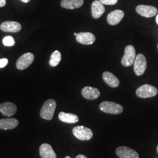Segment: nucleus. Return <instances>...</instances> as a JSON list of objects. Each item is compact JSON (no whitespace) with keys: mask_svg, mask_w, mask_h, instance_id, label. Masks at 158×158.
Segmentation results:
<instances>
[{"mask_svg":"<svg viewBox=\"0 0 158 158\" xmlns=\"http://www.w3.org/2000/svg\"><path fill=\"white\" fill-rule=\"evenodd\" d=\"M56 108V102L53 99H49L45 102L40 111V116L48 121L52 119Z\"/></svg>","mask_w":158,"mask_h":158,"instance_id":"f257e3e1","label":"nucleus"},{"mask_svg":"<svg viewBox=\"0 0 158 158\" xmlns=\"http://www.w3.org/2000/svg\"><path fill=\"white\" fill-rule=\"evenodd\" d=\"M99 108L102 112L111 114H121L124 110L120 104L111 102H102L99 106Z\"/></svg>","mask_w":158,"mask_h":158,"instance_id":"f03ea898","label":"nucleus"},{"mask_svg":"<svg viewBox=\"0 0 158 158\" xmlns=\"http://www.w3.org/2000/svg\"><path fill=\"white\" fill-rule=\"evenodd\" d=\"M72 132L74 136L81 141L90 140L93 136V131L90 128L81 125L75 127Z\"/></svg>","mask_w":158,"mask_h":158,"instance_id":"7ed1b4c3","label":"nucleus"},{"mask_svg":"<svg viewBox=\"0 0 158 158\" xmlns=\"http://www.w3.org/2000/svg\"><path fill=\"white\" fill-rule=\"evenodd\" d=\"M158 93V89L155 87L149 85H142L136 91V96L142 98L153 97L156 96Z\"/></svg>","mask_w":158,"mask_h":158,"instance_id":"20e7f679","label":"nucleus"},{"mask_svg":"<svg viewBox=\"0 0 158 158\" xmlns=\"http://www.w3.org/2000/svg\"><path fill=\"white\" fill-rule=\"evenodd\" d=\"M136 58L135 49L132 45L127 46L125 48L124 55L121 59V63L125 67L132 65Z\"/></svg>","mask_w":158,"mask_h":158,"instance_id":"39448f33","label":"nucleus"},{"mask_svg":"<svg viewBox=\"0 0 158 158\" xmlns=\"http://www.w3.org/2000/svg\"><path fill=\"white\" fill-rule=\"evenodd\" d=\"M147 67V59L142 54H138L136 56L134 63V70L137 76H142L145 73Z\"/></svg>","mask_w":158,"mask_h":158,"instance_id":"423d86ee","label":"nucleus"},{"mask_svg":"<svg viewBox=\"0 0 158 158\" xmlns=\"http://www.w3.org/2000/svg\"><path fill=\"white\" fill-rule=\"evenodd\" d=\"M34 60V55L32 53H26L20 57L16 63L18 70H23L28 68Z\"/></svg>","mask_w":158,"mask_h":158,"instance_id":"0eeeda50","label":"nucleus"},{"mask_svg":"<svg viewBox=\"0 0 158 158\" xmlns=\"http://www.w3.org/2000/svg\"><path fill=\"white\" fill-rule=\"evenodd\" d=\"M136 12L142 17L151 18L158 14V10L152 6L139 5L136 7Z\"/></svg>","mask_w":158,"mask_h":158,"instance_id":"6e6552de","label":"nucleus"},{"mask_svg":"<svg viewBox=\"0 0 158 158\" xmlns=\"http://www.w3.org/2000/svg\"><path fill=\"white\" fill-rule=\"evenodd\" d=\"M116 154L120 158H139L138 153L129 147L117 148L116 149Z\"/></svg>","mask_w":158,"mask_h":158,"instance_id":"1a4fd4ad","label":"nucleus"},{"mask_svg":"<svg viewBox=\"0 0 158 158\" xmlns=\"http://www.w3.org/2000/svg\"><path fill=\"white\" fill-rule=\"evenodd\" d=\"M1 31L6 32L16 33L21 30V25L18 22L15 21H6L2 23L0 25Z\"/></svg>","mask_w":158,"mask_h":158,"instance_id":"9d476101","label":"nucleus"},{"mask_svg":"<svg viewBox=\"0 0 158 158\" xmlns=\"http://www.w3.org/2000/svg\"><path fill=\"white\" fill-rule=\"evenodd\" d=\"M17 111V106L11 102H6L0 104V112L6 117L13 116Z\"/></svg>","mask_w":158,"mask_h":158,"instance_id":"9b49d317","label":"nucleus"},{"mask_svg":"<svg viewBox=\"0 0 158 158\" xmlns=\"http://www.w3.org/2000/svg\"><path fill=\"white\" fill-rule=\"evenodd\" d=\"M76 37V40L83 45H92L96 40L95 36L90 32H80Z\"/></svg>","mask_w":158,"mask_h":158,"instance_id":"f8f14e48","label":"nucleus"},{"mask_svg":"<svg viewBox=\"0 0 158 158\" xmlns=\"http://www.w3.org/2000/svg\"><path fill=\"white\" fill-rule=\"evenodd\" d=\"M81 94L85 98L90 100H93L99 97L100 92L96 88L86 86L82 89Z\"/></svg>","mask_w":158,"mask_h":158,"instance_id":"ddd939ff","label":"nucleus"},{"mask_svg":"<svg viewBox=\"0 0 158 158\" xmlns=\"http://www.w3.org/2000/svg\"><path fill=\"white\" fill-rule=\"evenodd\" d=\"M124 17V12L123 11L119 10L113 11L108 15L107 23L110 25H116L120 23Z\"/></svg>","mask_w":158,"mask_h":158,"instance_id":"4468645a","label":"nucleus"},{"mask_svg":"<svg viewBox=\"0 0 158 158\" xmlns=\"http://www.w3.org/2000/svg\"><path fill=\"white\" fill-rule=\"evenodd\" d=\"M40 154L42 158H57L56 153L51 145L48 143H43L40 145Z\"/></svg>","mask_w":158,"mask_h":158,"instance_id":"2eb2a0df","label":"nucleus"},{"mask_svg":"<svg viewBox=\"0 0 158 158\" xmlns=\"http://www.w3.org/2000/svg\"><path fill=\"white\" fill-rule=\"evenodd\" d=\"M105 12L104 5L100 1H94L91 5V14L94 18L98 19L102 17Z\"/></svg>","mask_w":158,"mask_h":158,"instance_id":"dca6fc26","label":"nucleus"},{"mask_svg":"<svg viewBox=\"0 0 158 158\" xmlns=\"http://www.w3.org/2000/svg\"><path fill=\"white\" fill-rule=\"evenodd\" d=\"M19 124V121L16 118H6L0 119V129L3 130H12Z\"/></svg>","mask_w":158,"mask_h":158,"instance_id":"f3484780","label":"nucleus"},{"mask_svg":"<svg viewBox=\"0 0 158 158\" xmlns=\"http://www.w3.org/2000/svg\"><path fill=\"white\" fill-rule=\"evenodd\" d=\"M102 79L106 82V83L109 86H110L111 87L116 88L118 87L119 85V81L118 79L110 72H104L102 74Z\"/></svg>","mask_w":158,"mask_h":158,"instance_id":"a211bd4d","label":"nucleus"},{"mask_svg":"<svg viewBox=\"0 0 158 158\" xmlns=\"http://www.w3.org/2000/svg\"><path fill=\"white\" fill-rule=\"evenodd\" d=\"M59 119L63 123L67 124H75L79 121L77 115L72 113L60 112L59 114Z\"/></svg>","mask_w":158,"mask_h":158,"instance_id":"6ab92c4d","label":"nucleus"},{"mask_svg":"<svg viewBox=\"0 0 158 158\" xmlns=\"http://www.w3.org/2000/svg\"><path fill=\"white\" fill-rule=\"evenodd\" d=\"M83 3V0H62L60 4L64 8L73 10L81 7Z\"/></svg>","mask_w":158,"mask_h":158,"instance_id":"aec40b11","label":"nucleus"},{"mask_svg":"<svg viewBox=\"0 0 158 158\" xmlns=\"http://www.w3.org/2000/svg\"><path fill=\"white\" fill-rule=\"evenodd\" d=\"M62 59V55L59 51H55L51 55V59L49 60V64L52 67H56Z\"/></svg>","mask_w":158,"mask_h":158,"instance_id":"412c9836","label":"nucleus"},{"mask_svg":"<svg viewBox=\"0 0 158 158\" xmlns=\"http://www.w3.org/2000/svg\"><path fill=\"white\" fill-rule=\"evenodd\" d=\"M3 44L6 46H12L15 44V40L11 36H6L2 40Z\"/></svg>","mask_w":158,"mask_h":158,"instance_id":"4be33fe9","label":"nucleus"},{"mask_svg":"<svg viewBox=\"0 0 158 158\" xmlns=\"http://www.w3.org/2000/svg\"><path fill=\"white\" fill-rule=\"evenodd\" d=\"M103 5L113 6L118 2V0H99Z\"/></svg>","mask_w":158,"mask_h":158,"instance_id":"5701e85b","label":"nucleus"},{"mask_svg":"<svg viewBox=\"0 0 158 158\" xmlns=\"http://www.w3.org/2000/svg\"><path fill=\"white\" fill-rule=\"evenodd\" d=\"M8 63V60L7 59L4 58L0 59V68H3L6 67Z\"/></svg>","mask_w":158,"mask_h":158,"instance_id":"b1692460","label":"nucleus"},{"mask_svg":"<svg viewBox=\"0 0 158 158\" xmlns=\"http://www.w3.org/2000/svg\"><path fill=\"white\" fill-rule=\"evenodd\" d=\"M6 4V0H0V7H3Z\"/></svg>","mask_w":158,"mask_h":158,"instance_id":"393cba45","label":"nucleus"},{"mask_svg":"<svg viewBox=\"0 0 158 158\" xmlns=\"http://www.w3.org/2000/svg\"><path fill=\"white\" fill-rule=\"evenodd\" d=\"M76 158H87L85 156L83 155H79L76 156Z\"/></svg>","mask_w":158,"mask_h":158,"instance_id":"a878e982","label":"nucleus"},{"mask_svg":"<svg viewBox=\"0 0 158 158\" xmlns=\"http://www.w3.org/2000/svg\"><path fill=\"white\" fill-rule=\"evenodd\" d=\"M22 2H25V3H27V2H29L31 0H21Z\"/></svg>","mask_w":158,"mask_h":158,"instance_id":"bb28decb","label":"nucleus"},{"mask_svg":"<svg viewBox=\"0 0 158 158\" xmlns=\"http://www.w3.org/2000/svg\"><path fill=\"white\" fill-rule=\"evenodd\" d=\"M156 23L158 25V15L156 16Z\"/></svg>","mask_w":158,"mask_h":158,"instance_id":"cd10ccee","label":"nucleus"},{"mask_svg":"<svg viewBox=\"0 0 158 158\" xmlns=\"http://www.w3.org/2000/svg\"><path fill=\"white\" fill-rule=\"evenodd\" d=\"M74 36H77V33H76V32H75V33H74Z\"/></svg>","mask_w":158,"mask_h":158,"instance_id":"c85d7f7f","label":"nucleus"},{"mask_svg":"<svg viewBox=\"0 0 158 158\" xmlns=\"http://www.w3.org/2000/svg\"><path fill=\"white\" fill-rule=\"evenodd\" d=\"M70 158V156H66V157H65V158Z\"/></svg>","mask_w":158,"mask_h":158,"instance_id":"c756f323","label":"nucleus"},{"mask_svg":"<svg viewBox=\"0 0 158 158\" xmlns=\"http://www.w3.org/2000/svg\"><path fill=\"white\" fill-rule=\"evenodd\" d=\"M157 152H158V147H157Z\"/></svg>","mask_w":158,"mask_h":158,"instance_id":"7c9ffc66","label":"nucleus"},{"mask_svg":"<svg viewBox=\"0 0 158 158\" xmlns=\"http://www.w3.org/2000/svg\"></svg>","mask_w":158,"mask_h":158,"instance_id":"2f4dec72","label":"nucleus"}]
</instances>
